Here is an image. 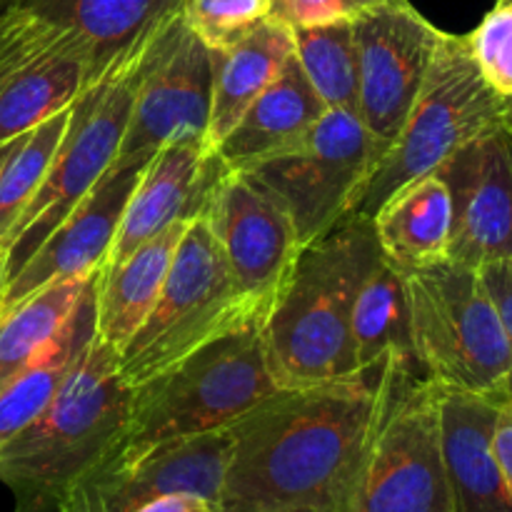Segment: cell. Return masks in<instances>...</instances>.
Instances as JSON below:
<instances>
[{
    "mask_svg": "<svg viewBox=\"0 0 512 512\" xmlns=\"http://www.w3.org/2000/svg\"><path fill=\"white\" fill-rule=\"evenodd\" d=\"M378 375L275 390L230 428L220 510L338 512L373 435Z\"/></svg>",
    "mask_w": 512,
    "mask_h": 512,
    "instance_id": "1",
    "label": "cell"
},
{
    "mask_svg": "<svg viewBox=\"0 0 512 512\" xmlns=\"http://www.w3.org/2000/svg\"><path fill=\"white\" fill-rule=\"evenodd\" d=\"M378 258V238L365 218H343L300 248L263 320L265 358L278 388L363 378L353 353V308Z\"/></svg>",
    "mask_w": 512,
    "mask_h": 512,
    "instance_id": "2",
    "label": "cell"
},
{
    "mask_svg": "<svg viewBox=\"0 0 512 512\" xmlns=\"http://www.w3.org/2000/svg\"><path fill=\"white\" fill-rule=\"evenodd\" d=\"M130 395L118 353L93 335L38 418L0 448V483L15 493L18 512L55 510L113 453L128 423Z\"/></svg>",
    "mask_w": 512,
    "mask_h": 512,
    "instance_id": "3",
    "label": "cell"
},
{
    "mask_svg": "<svg viewBox=\"0 0 512 512\" xmlns=\"http://www.w3.org/2000/svg\"><path fill=\"white\" fill-rule=\"evenodd\" d=\"M275 390L280 388L265 358L263 323L243 325L135 385L128 423L105 460L233 428Z\"/></svg>",
    "mask_w": 512,
    "mask_h": 512,
    "instance_id": "4",
    "label": "cell"
},
{
    "mask_svg": "<svg viewBox=\"0 0 512 512\" xmlns=\"http://www.w3.org/2000/svg\"><path fill=\"white\" fill-rule=\"evenodd\" d=\"M338 512H455L440 448V388L418 370L378 373V413Z\"/></svg>",
    "mask_w": 512,
    "mask_h": 512,
    "instance_id": "5",
    "label": "cell"
},
{
    "mask_svg": "<svg viewBox=\"0 0 512 512\" xmlns=\"http://www.w3.org/2000/svg\"><path fill=\"white\" fill-rule=\"evenodd\" d=\"M405 288L423 378L445 390L498 398L512 373V348L480 270L443 260L408 270Z\"/></svg>",
    "mask_w": 512,
    "mask_h": 512,
    "instance_id": "6",
    "label": "cell"
},
{
    "mask_svg": "<svg viewBox=\"0 0 512 512\" xmlns=\"http://www.w3.org/2000/svg\"><path fill=\"white\" fill-rule=\"evenodd\" d=\"M512 110L480 75L465 35H440L423 88L383 158L373 165L345 218L373 220L375 210L410 180L435 173L450 155Z\"/></svg>",
    "mask_w": 512,
    "mask_h": 512,
    "instance_id": "7",
    "label": "cell"
},
{
    "mask_svg": "<svg viewBox=\"0 0 512 512\" xmlns=\"http://www.w3.org/2000/svg\"><path fill=\"white\" fill-rule=\"evenodd\" d=\"M248 323L263 318L243 300L213 230L198 215L185 225L153 310L118 353L120 375L135 388L200 345Z\"/></svg>",
    "mask_w": 512,
    "mask_h": 512,
    "instance_id": "8",
    "label": "cell"
},
{
    "mask_svg": "<svg viewBox=\"0 0 512 512\" xmlns=\"http://www.w3.org/2000/svg\"><path fill=\"white\" fill-rule=\"evenodd\" d=\"M135 68L85 90L70 105L68 128L50 160L48 173L5 240V280L38 250L115 163L133 103Z\"/></svg>",
    "mask_w": 512,
    "mask_h": 512,
    "instance_id": "9",
    "label": "cell"
},
{
    "mask_svg": "<svg viewBox=\"0 0 512 512\" xmlns=\"http://www.w3.org/2000/svg\"><path fill=\"white\" fill-rule=\"evenodd\" d=\"M375 165V150L353 110H325L295 145L248 168L293 218L300 243L333 230L350 213Z\"/></svg>",
    "mask_w": 512,
    "mask_h": 512,
    "instance_id": "10",
    "label": "cell"
},
{
    "mask_svg": "<svg viewBox=\"0 0 512 512\" xmlns=\"http://www.w3.org/2000/svg\"><path fill=\"white\" fill-rule=\"evenodd\" d=\"M213 100V50L175 15L145 48L118 163L150 160L180 140L205 145Z\"/></svg>",
    "mask_w": 512,
    "mask_h": 512,
    "instance_id": "11",
    "label": "cell"
},
{
    "mask_svg": "<svg viewBox=\"0 0 512 512\" xmlns=\"http://www.w3.org/2000/svg\"><path fill=\"white\" fill-rule=\"evenodd\" d=\"M350 25L358 50V118L378 163L423 88L443 30L410 0H375Z\"/></svg>",
    "mask_w": 512,
    "mask_h": 512,
    "instance_id": "12",
    "label": "cell"
},
{
    "mask_svg": "<svg viewBox=\"0 0 512 512\" xmlns=\"http://www.w3.org/2000/svg\"><path fill=\"white\" fill-rule=\"evenodd\" d=\"M198 215L213 230L243 300L265 320L303 248L283 200L248 170L220 165Z\"/></svg>",
    "mask_w": 512,
    "mask_h": 512,
    "instance_id": "13",
    "label": "cell"
},
{
    "mask_svg": "<svg viewBox=\"0 0 512 512\" xmlns=\"http://www.w3.org/2000/svg\"><path fill=\"white\" fill-rule=\"evenodd\" d=\"M230 445L233 435L225 428L105 460L63 495L55 512H133L170 493H198L220 503Z\"/></svg>",
    "mask_w": 512,
    "mask_h": 512,
    "instance_id": "14",
    "label": "cell"
},
{
    "mask_svg": "<svg viewBox=\"0 0 512 512\" xmlns=\"http://www.w3.org/2000/svg\"><path fill=\"white\" fill-rule=\"evenodd\" d=\"M435 173L453 198L448 260L470 268L512 260V110L455 150Z\"/></svg>",
    "mask_w": 512,
    "mask_h": 512,
    "instance_id": "15",
    "label": "cell"
},
{
    "mask_svg": "<svg viewBox=\"0 0 512 512\" xmlns=\"http://www.w3.org/2000/svg\"><path fill=\"white\" fill-rule=\"evenodd\" d=\"M85 60L38 20L0 8V143L28 133L90 90Z\"/></svg>",
    "mask_w": 512,
    "mask_h": 512,
    "instance_id": "16",
    "label": "cell"
},
{
    "mask_svg": "<svg viewBox=\"0 0 512 512\" xmlns=\"http://www.w3.org/2000/svg\"><path fill=\"white\" fill-rule=\"evenodd\" d=\"M0 8L20 10L58 35L85 60L95 88L135 68L183 0H3Z\"/></svg>",
    "mask_w": 512,
    "mask_h": 512,
    "instance_id": "17",
    "label": "cell"
},
{
    "mask_svg": "<svg viewBox=\"0 0 512 512\" xmlns=\"http://www.w3.org/2000/svg\"><path fill=\"white\" fill-rule=\"evenodd\" d=\"M148 160L118 163L70 210L63 223L38 245L33 255L5 280L0 313L18 305L45 285L65 278H85L100 270L113 250L125 203Z\"/></svg>",
    "mask_w": 512,
    "mask_h": 512,
    "instance_id": "18",
    "label": "cell"
},
{
    "mask_svg": "<svg viewBox=\"0 0 512 512\" xmlns=\"http://www.w3.org/2000/svg\"><path fill=\"white\" fill-rule=\"evenodd\" d=\"M218 173L220 163L205 153L200 140H180L160 148L148 160L125 203L105 263L125 258L178 220L198 218L205 193Z\"/></svg>",
    "mask_w": 512,
    "mask_h": 512,
    "instance_id": "19",
    "label": "cell"
},
{
    "mask_svg": "<svg viewBox=\"0 0 512 512\" xmlns=\"http://www.w3.org/2000/svg\"><path fill=\"white\" fill-rule=\"evenodd\" d=\"M500 405L493 395L440 388V448L455 512H512L493 445Z\"/></svg>",
    "mask_w": 512,
    "mask_h": 512,
    "instance_id": "20",
    "label": "cell"
},
{
    "mask_svg": "<svg viewBox=\"0 0 512 512\" xmlns=\"http://www.w3.org/2000/svg\"><path fill=\"white\" fill-rule=\"evenodd\" d=\"M300 70L295 53L278 73V78L258 95L253 105L235 123V128L220 140L213 158L228 170H248L270 155L298 143L325 113Z\"/></svg>",
    "mask_w": 512,
    "mask_h": 512,
    "instance_id": "21",
    "label": "cell"
},
{
    "mask_svg": "<svg viewBox=\"0 0 512 512\" xmlns=\"http://www.w3.org/2000/svg\"><path fill=\"white\" fill-rule=\"evenodd\" d=\"M188 220L168 225L125 258L105 263L95 278V338L115 353L128 345L153 310Z\"/></svg>",
    "mask_w": 512,
    "mask_h": 512,
    "instance_id": "22",
    "label": "cell"
},
{
    "mask_svg": "<svg viewBox=\"0 0 512 512\" xmlns=\"http://www.w3.org/2000/svg\"><path fill=\"white\" fill-rule=\"evenodd\" d=\"M373 230L385 260L400 270L443 263L450 255L453 198L440 173L400 185L373 215Z\"/></svg>",
    "mask_w": 512,
    "mask_h": 512,
    "instance_id": "23",
    "label": "cell"
},
{
    "mask_svg": "<svg viewBox=\"0 0 512 512\" xmlns=\"http://www.w3.org/2000/svg\"><path fill=\"white\" fill-rule=\"evenodd\" d=\"M295 53V33L270 15L250 35L225 50H213V100L205 133V153L213 155L220 140L235 128L245 110L278 78Z\"/></svg>",
    "mask_w": 512,
    "mask_h": 512,
    "instance_id": "24",
    "label": "cell"
},
{
    "mask_svg": "<svg viewBox=\"0 0 512 512\" xmlns=\"http://www.w3.org/2000/svg\"><path fill=\"white\" fill-rule=\"evenodd\" d=\"M353 353L363 378H373L388 363L420 373L410 335L405 273L385 260L383 253L365 275L355 298Z\"/></svg>",
    "mask_w": 512,
    "mask_h": 512,
    "instance_id": "25",
    "label": "cell"
},
{
    "mask_svg": "<svg viewBox=\"0 0 512 512\" xmlns=\"http://www.w3.org/2000/svg\"><path fill=\"white\" fill-rule=\"evenodd\" d=\"M98 278V273H95ZM95 335V280L80 300L78 310L63 330L43 348V353L0 390V448L33 423L40 410L50 403L78 355Z\"/></svg>",
    "mask_w": 512,
    "mask_h": 512,
    "instance_id": "26",
    "label": "cell"
},
{
    "mask_svg": "<svg viewBox=\"0 0 512 512\" xmlns=\"http://www.w3.org/2000/svg\"><path fill=\"white\" fill-rule=\"evenodd\" d=\"M95 273L85 278L55 280L0 313V390L8 388L68 325L83 295L93 285Z\"/></svg>",
    "mask_w": 512,
    "mask_h": 512,
    "instance_id": "27",
    "label": "cell"
},
{
    "mask_svg": "<svg viewBox=\"0 0 512 512\" xmlns=\"http://www.w3.org/2000/svg\"><path fill=\"white\" fill-rule=\"evenodd\" d=\"M295 60L328 110L358 113V50L350 20L293 28Z\"/></svg>",
    "mask_w": 512,
    "mask_h": 512,
    "instance_id": "28",
    "label": "cell"
},
{
    "mask_svg": "<svg viewBox=\"0 0 512 512\" xmlns=\"http://www.w3.org/2000/svg\"><path fill=\"white\" fill-rule=\"evenodd\" d=\"M68 120L70 108H65L20 135L8 160L0 168V255H5V240H8L13 225L18 223L20 213L43 183L50 160L68 128Z\"/></svg>",
    "mask_w": 512,
    "mask_h": 512,
    "instance_id": "29",
    "label": "cell"
},
{
    "mask_svg": "<svg viewBox=\"0 0 512 512\" xmlns=\"http://www.w3.org/2000/svg\"><path fill=\"white\" fill-rule=\"evenodd\" d=\"M185 25L210 50H225L273 15L270 0H183Z\"/></svg>",
    "mask_w": 512,
    "mask_h": 512,
    "instance_id": "30",
    "label": "cell"
},
{
    "mask_svg": "<svg viewBox=\"0 0 512 512\" xmlns=\"http://www.w3.org/2000/svg\"><path fill=\"white\" fill-rule=\"evenodd\" d=\"M465 43L490 88L512 103V0H495Z\"/></svg>",
    "mask_w": 512,
    "mask_h": 512,
    "instance_id": "31",
    "label": "cell"
},
{
    "mask_svg": "<svg viewBox=\"0 0 512 512\" xmlns=\"http://www.w3.org/2000/svg\"><path fill=\"white\" fill-rule=\"evenodd\" d=\"M373 3L375 0H270V10L290 28H308L333 20H350Z\"/></svg>",
    "mask_w": 512,
    "mask_h": 512,
    "instance_id": "32",
    "label": "cell"
},
{
    "mask_svg": "<svg viewBox=\"0 0 512 512\" xmlns=\"http://www.w3.org/2000/svg\"><path fill=\"white\" fill-rule=\"evenodd\" d=\"M478 270L480 275H483L485 288H488V293L493 295L495 308H498L500 320H503L505 333H508L510 348H512V260H495V263L480 265ZM498 400L512 408V373L510 378L505 380Z\"/></svg>",
    "mask_w": 512,
    "mask_h": 512,
    "instance_id": "33",
    "label": "cell"
},
{
    "mask_svg": "<svg viewBox=\"0 0 512 512\" xmlns=\"http://www.w3.org/2000/svg\"><path fill=\"white\" fill-rule=\"evenodd\" d=\"M133 512H223L220 503L198 493H170L148 500Z\"/></svg>",
    "mask_w": 512,
    "mask_h": 512,
    "instance_id": "34",
    "label": "cell"
},
{
    "mask_svg": "<svg viewBox=\"0 0 512 512\" xmlns=\"http://www.w3.org/2000/svg\"><path fill=\"white\" fill-rule=\"evenodd\" d=\"M495 458H498L500 473H503L508 493L512 495V408L510 405H500L498 425H495Z\"/></svg>",
    "mask_w": 512,
    "mask_h": 512,
    "instance_id": "35",
    "label": "cell"
},
{
    "mask_svg": "<svg viewBox=\"0 0 512 512\" xmlns=\"http://www.w3.org/2000/svg\"><path fill=\"white\" fill-rule=\"evenodd\" d=\"M18 138H20V135H18ZM18 138H13V140H5V143H0V168H3V163H5V160H8L10 150L15 148V143H18Z\"/></svg>",
    "mask_w": 512,
    "mask_h": 512,
    "instance_id": "36",
    "label": "cell"
},
{
    "mask_svg": "<svg viewBox=\"0 0 512 512\" xmlns=\"http://www.w3.org/2000/svg\"><path fill=\"white\" fill-rule=\"evenodd\" d=\"M5 288V255H0V298H3Z\"/></svg>",
    "mask_w": 512,
    "mask_h": 512,
    "instance_id": "37",
    "label": "cell"
},
{
    "mask_svg": "<svg viewBox=\"0 0 512 512\" xmlns=\"http://www.w3.org/2000/svg\"><path fill=\"white\" fill-rule=\"evenodd\" d=\"M283 512H323V510H313V508H300V510H283Z\"/></svg>",
    "mask_w": 512,
    "mask_h": 512,
    "instance_id": "38",
    "label": "cell"
},
{
    "mask_svg": "<svg viewBox=\"0 0 512 512\" xmlns=\"http://www.w3.org/2000/svg\"><path fill=\"white\" fill-rule=\"evenodd\" d=\"M0 3H3V0H0Z\"/></svg>",
    "mask_w": 512,
    "mask_h": 512,
    "instance_id": "39",
    "label": "cell"
}]
</instances>
